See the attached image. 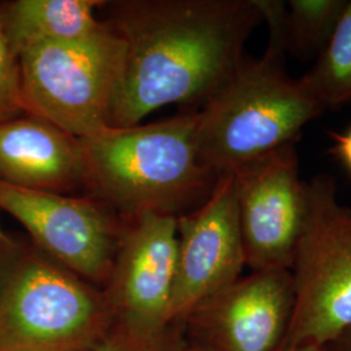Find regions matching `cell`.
<instances>
[{
  "instance_id": "7c38bea8",
  "label": "cell",
  "mask_w": 351,
  "mask_h": 351,
  "mask_svg": "<svg viewBox=\"0 0 351 351\" xmlns=\"http://www.w3.org/2000/svg\"><path fill=\"white\" fill-rule=\"evenodd\" d=\"M81 139L33 114L0 124V180L20 188L65 194L85 186Z\"/></svg>"
},
{
  "instance_id": "e0dca14e",
  "label": "cell",
  "mask_w": 351,
  "mask_h": 351,
  "mask_svg": "<svg viewBox=\"0 0 351 351\" xmlns=\"http://www.w3.org/2000/svg\"><path fill=\"white\" fill-rule=\"evenodd\" d=\"M180 346L172 332L158 341H143L112 326L106 337L91 351H172Z\"/></svg>"
},
{
  "instance_id": "8fae6325",
  "label": "cell",
  "mask_w": 351,
  "mask_h": 351,
  "mask_svg": "<svg viewBox=\"0 0 351 351\" xmlns=\"http://www.w3.org/2000/svg\"><path fill=\"white\" fill-rule=\"evenodd\" d=\"M294 313L290 269L252 272L202 304L186 323L213 351H280Z\"/></svg>"
},
{
  "instance_id": "9a60e30c",
  "label": "cell",
  "mask_w": 351,
  "mask_h": 351,
  "mask_svg": "<svg viewBox=\"0 0 351 351\" xmlns=\"http://www.w3.org/2000/svg\"><path fill=\"white\" fill-rule=\"evenodd\" d=\"M301 78L326 110L350 103L351 0L326 50L316 59L313 69Z\"/></svg>"
},
{
  "instance_id": "6da1fadb",
  "label": "cell",
  "mask_w": 351,
  "mask_h": 351,
  "mask_svg": "<svg viewBox=\"0 0 351 351\" xmlns=\"http://www.w3.org/2000/svg\"><path fill=\"white\" fill-rule=\"evenodd\" d=\"M101 10L125 45L112 128L139 125L168 104L198 111L234 75L263 23L256 0H112Z\"/></svg>"
},
{
  "instance_id": "5bb4252c",
  "label": "cell",
  "mask_w": 351,
  "mask_h": 351,
  "mask_svg": "<svg viewBox=\"0 0 351 351\" xmlns=\"http://www.w3.org/2000/svg\"><path fill=\"white\" fill-rule=\"evenodd\" d=\"M349 0H289L284 16L287 53L317 59L333 37Z\"/></svg>"
},
{
  "instance_id": "7402d4cb",
  "label": "cell",
  "mask_w": 351,
  "mask_h": 351,
  "mask_svg": "<svg viewBox=\"0 0 351 351\" xmlns=\"http://www.w3.org/2000/svg\"><path fill=\"white\" fill-rule=\"evenodd\" d=\"M10 242H11V239H8V237L3 233V230L0 229V251L3 250Z\"/></svg>"
},
{
  "instance_id": "277c9868",
  "label": "cell",
  "mask_w": 351,
  "mask_h": 351,
  "mask_svg": "<svg viewBox=\"0 0 351 351\" xmlns=\"http://www.w3.org/2000/svg\"><path fill=\"white\" fill-rule=\"evenodd\" d=\"M103 290L34 245L0 251V351H91L111 330Z\"/></svg>"
},
{
  "instance_id": "44dd1931",
  "label": "cell",
  "mask_w": 351,
  "mask_h": 351,
  "mask_svg": "<svg viewBox=\"0 0 351 351\" xmlns=\"http://www.w3.org/2000/svg\"><path fill=\"white\" fill-rule=\"evenodd\" d=\"M172 351H213V349H210L208 346H206V345H203V343H199V342H197V343H194V345H191V346H177L176 349H173Z\"/></svg>"
},
{
  "instance_id": "ac0fdd59",
  "label": "cell",
  "mask_w": 351,
  "mask_h": 351,
  "mask_svg": "<svg viewBox=\"0 0 351 351\" xmlns=\"http://www.w3.org/2000/svg\"><path fill=\"white\" fill-rule=\"evenodd\" d=\"M333 147L330 152L351 173V126L345 133H332Z\"/></svg>"
},
{
  "instance_id": "4fadbf2b",
  "label": "cell",
  "mask_w": 351,
  "mask_h": 351,
  "mask_svg": "<svg viewBox=\"0 0 351 351\" xmlns=\"http://www.w3.org/2000/svg\"><path fill=\"white\" fill-rule=\"evenodd\" d=\"M103 0H13L0 4L7 40L17 53L45 42H66L93 36L104 27L97 17Z\"/></svg>"
},
{
  "instance_id": "5b68a950",
  "label": "cell",
  "mask_w": 351,
  "mask_h": 351,
  "mask_svg": "<svg viewBox=\"0 0 351 351\" xmlns=\"http://www.w3.org/2000/svg\"><path fill=\"white\" fill-rule=\"evenodd\" d=\"M124 58L123 39L106 24L82 39L27 46L17 53L25 112L75 138L101 134L112 128Z\"/></svg>"
},
{
  "instance_id": "d6986e66",
  "label": "cell",
  "mask_w": 351,
  "mask_h": 351,
  "mask_svg": "<svg viewBox=\"0 0 351 351\" xmlns=\"http://www.w3.org/2000/svg\"><path fill=\"white\" fill-rule=\"evenodd\" d=\"M330 351H351V328L341 335L339 339L328 345Z\"/></svg>"
},
{
  "instance_id": "3957f363",
  "label": "cell",
  "mask_w": 351,
  "mask_h": 351,
  "mask_svg": "<svg viewBox=\"0 0 351 351\" xmlns=\"http://www.w3.org/2000/svg\"><path fill=\"white\" fill-rule=\"evenodd\" d=\"M197 112L146 125L108 128L81 139L88 195L123 219L145 213L180 217L210 198L219 177L203 163Z\"/></svg>"
},
{
  "instance_id": "2e32d148",
  "label": "cell",
  "mask_w": 351,
  "mask_h": 351,
  "mask_svg": "<svg viewBox=\"0 0 351 351\" xmlns=\"http://www.w3.org/2000/svg\"><path fill=\"white\" fill-rule=\"evenodd\" d=\"M25 113L19 59L7 40L0 17V124Z\"/></svg>"
},
{
  "instance_id": "7a4b0ae2",
  "label": "cell",
  "mask_w": 351,
  "mask_h": 351,
  "mask_svg": "<svg viewBox=\"0 0 351 351\" xmlns=\"http://www.w3.org/2000/svg\"><path fill=\"white\" fill-rule=\"evenodd\" d=\"M268 24V45L259 59H243L234 75L197 112L202 160L219 178L236 175L288 143L326 112L302 81L285 69V1L258 0Z\"/></svg>"
},
{
  "instance_id": "52a82bcc",
  "label": "cell",
  "mask_w": 351,
  "mask_h": 351,
  "mask_svg": "<svg viewBox=\"0 0 351 351\" xmlns=\"http://www.w3.org/2000/svg\"><path fill=\"white\" fill-rule=\"evenodd\" d=\"M0 208L25 228L33 245L52 261L94 285L107 284L126 226L104 202L0 180Z\"/></svg>"
},
{
  "instance_id": "ffe728a7",
  "label": "cell",
  "mask_w": 351,
  "mask_h": 351,
  "mask_svg": "<svg viewBox=\"0 0 351 351\" xmlns=\"http://www.w3.org/2000/svg\"><path fill=\"white\" fill-rule=\"evenodd\" d=\"M280 351H330L328 346L319 345H302V346H287Z\"/></svg>"
},
{
  "instance_id": "30bf717a",
  "label": "cell",
  "mask_w": 351,
  "mask_h": 351,
  "mask_svg": "<svg viewBox=\"0 0 351 351\" xmlns=\"http://www.w3.org/2000/svg\"><path fill=\"white\" fill-rule=\"evenodd\" d=\"M177 239L172 326L233 285L246 265L234 176L220 177L207 201L177 217Z\"/></svg>"
},
{
  "instance_id": "ba28073f",
  "label": "cell",
  "mask_w": 351,
  "mask_h": 351,
  "mask_svg": "<svg viewBox=\"0 0 351 351\" xmlns=\"http://www.w3.org/2000/svg\"><path fill=\"white\" fill-rule=\"evenodd\" d=\"M177 245V217L145 213L128 220L103 289L113 326L143 341H158L172 332Z\"/></svg>"
},
{
  "instance_id": "9c48e42d",
  "label": "cell",
  "mask_w": 351,
  "mask_h": 351,
  "mask_svg": "<svg viewBox=\"0 0 351 351\" xmlns=\"http://www.w3.org/2000/svg\"><path fill=\"white\" fill-rule=\"evenodd\" d=\"M234 176L245 262L252 272L290 269L307 211V181L295 143H288Z\"/></svg>"
},
{
  "instance_id": "8992f818",
  "label": "cell",
  "mask_w": 351,
  "mask_h": 351,
  "mask_svg": "<svg viewBox=\"0 0 351 351\" xmlns=\"http://www.w3.org/2000/svg\"><path fill=\"white\" fill-rule=\"evenodd\" d=\"M308 211L290 268L294 313L287 346H328L351 328V210L333 177L307 181Z\"/></svg>"
}]
</instances>
